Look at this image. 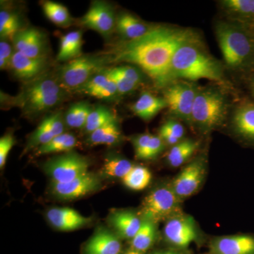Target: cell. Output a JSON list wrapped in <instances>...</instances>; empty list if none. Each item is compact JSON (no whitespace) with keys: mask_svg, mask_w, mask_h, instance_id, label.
I'll use <instances>...</instances> for the list:
<instances>
[{"mask_svg":"<svg viewBox=\"0 0 254 254\" xmlns=\"http://www.w3.org/2000/svg\"><path fill=\"white\" fill-rule=\"evenodd\" d=\"M160 137L163 140L165 143H168L169 145H175L177 144L179 142H180V140L176 138L171 132L169 131L168 129L164 128L163 126H161L160 128Z\"/></svg>","mask_w":254,"mask_h":254,"instance_id":"cell-45","label":"cell"},{"mask_svg":"<svg viewBox=\"0 0 254 254\" xmlns=\"http://www.w3.org/2000/svg\"><path fill=\"white\" fill-rule=\"evenodd\" d=\"M196 37L194 31L187 28L153 26L143 36L115 48L110 63L136 65L157 86L165 87L174 55L184 43Z\"/></svg>","mask_w":254,"mask_h":254,"instance_id":"cell-1","label":"cell"},{"mask_svg":"<svg viewBox=\"0 0 254 254\" xmlns=\"http://www.w3.org/2000/svg\"><path fill=\"white\" fill-rule=\"evenodd\" d=\"M251 88H252V93H253L254 96V78L251 82Z\"/></svg>","mask_w":254,"mask_h":254,"instance_id":"cell-47","label":"cell"},{"mask_svg":"<svg viewBox=\"0 0 254 254\" xmlns=\"http://www.w3.org/2000/svg\"><path fill=\"white\" fill-rule=\"evenodd\" d=\"M117 93H118V87H117L115 82L109 77V81H108L106 86L103 89L100 90L98 93H96L94 97L100 98V99H103V98L105 99V98H112Z\"/></svg>","mask_w":254,"mask_h":254,"instance_id":"cell-44","label":"cell"},{"mask_svg":"<svg viewBox=\"0 0 254 254\" xmlns=\"http://www.w3.org/2000/svg\"><path fill=\"white\" fill-rule=\"evenodd\" d=\"M210 254H254V236L237 235L212 241Z\"/></svg>","mask_w":254,"mask_h":254,"instance_id":"cell-15","label":"cell"},{"mask_svg":"<svg viewBox=\"0 0 254 254\" xmlns=\"http://www.w3.org/2000/svg\"><path fill=\"white\" fill-rule=\"evenodd\" d=\"M167 107L168 105L165 98L144 93L132 105V110L138 118L147 121L154 118L155 115Z\"/></svg>","mask_w":254,"mask_h":254,"instance_id":"cell-22","label":"cell"},{"mask_svg":"<svg viewBox=\"0 0 254 254\" xmlns=\"http://www.w3.org/2000/svg\"><path fill=\"white\" fill-rule=\"evenodd\" d=\"M100 187V179L94 174L87 173L66 183L53 182L51 190L53 194L60 199L74 200L93 193Z\"/></svg>","mask_w":254,"mask_h":254,"instance_id":"cell-12","label":"cell"},{"mask_svg":"<svg viewBox=\"0 0 254 254\" xmlns=\"http://www.w3.org/2000/svg\"><path fill=\"white\" fill-rule=\"evenodd\" d=\"M215 35L223 59L229 67L237 69L252 60L254 45L247 32L232 23L219 21Z\"/></svg>","mask_w":254,"mask_h":254,"instance_id":"cell-3","label":"cell"},{"mask_svg":"<svg viewBox=\"0 0 254 254\" xmlns=\"http://www.w3.org/2000/svg\"><path fill=\"white\" fill-rule=\"evenodd\" d=\"M43 10L47 18L60 27H68L72 23V18L67 8L60 3L46 1L43 4Z\"/></svg>","mask_w":254,"mask_h":254,"instance_id":"cell-29","label":"cell"},{"mask_svg":"<svg viewBox=\"0 0 254 254\" xmlns=\"http://www.w3.org/2000/svg\"><path fill=\"white\" fill-rule=\"evenodd\" d=\"M21 30V21L18 15L12 11L1 10L0 11L1 38L13 40L16 33Z\"/></svg>","mask_w":254,"mask_h":254,"instance_id":"cell-33","label":"cell"},{"mask_svg":"<svg viewBox=\"0 0 254 254\" xmlns=\"http://www.w3.org/2000/svg\"><path fill=\"white\" fill-rule=\"evenodd\" d=\"M198 147L199 143L192 140L179 142L169 151L167 157L168 163L173 168L181 166L194 154Z\"/></svg>","mask_w":254,"mask_h":254,"instance_id":"cell-26","label":"cell"},{"mask_svg":"<svg viewBox=\"0 0 254 254\" xmlns=\"http://www.w3.org/2000/svg\"><path fill=\"white\" fill-rule=\"evenodd\" d=\"M135 254H142L141 253V252H136V251H135Z\"/></svg>","mask_w":254,"mask_h":254,"instance_id":"cell-49","label":"cell"},{"mask_svg":"<svg viewBox=\"0 0 254 254\" xmlns=\"http://www.w3.org/2000/svg\"><path fill=\"white\" fill-rule=\"evenodd\" d=\"M198 88L186 81H176L167 86L164 98L170 112L177 118L192 123V110Z\"/></svg>","mask_w":254,"mask_h":254,"instance_id":"cell-8","label":"cell"},{"mask_svg":"<svg viewBox=\"0 0 254 254\" xmlns=\"http://www.w3.org/2000/svg\"><path fill=\"white\" fill-rule=\"evenodd\" d=\"M77 145L76 137L70 133H64L57 136L49 143L38 147L36 155L50 154V153L66 152L72 150Z\"/></svg>","mask_w":254,"mask_h":254,"instance_id":"cell-27","label":"cell"},{"mask_svg":"<svg viewBox=\"0 0 254 254\" xmlns=\"http://www.w3.org/2000/svg\"><path fill=\"white\" fill-rule=\"evenodd\" d=\"M126 254H135V251L132 250L131 252H127Z\"/></svg>","mask_w":254,"mask_h":254,"instance_id":"cell-48","label":"cell"},{"mask_svg":"<svg viewBox=\"0 0 254 254\" xmlns=\"http://www.w3.org/2000/svg\"><path fill=\"white\" fill-rule=\"evenodd\" d=\"M226 99L220 92L212 88L198 89L192 110V123L205 131L216 128L227 116Z\"/></svg>","mask_w":254,"mask_h":254,"instance_id":"cell-5","label":"cell"},{"mask_svg":"<svg viewBox=\"0 0 254 254\" xmlns=\"http://www.w3.org/2000/svg\"><path fill=\"white\" fill-rule=\"evenodd\" d=\"M164 235L168 242L179 248H187L198 239L194 220L182 213L168 220Z\"/></svg>","mask_w":254,"mask_h":254,"instance_id":"cell-10","label":"cell"},{"mask_svg":"<svg viewBox=\"0 0 254 254\" xmlns=\"http://www.w3.org/2000/svg\"><path fill=\"white\" fill-rule=\"evenodd\" d=\"M180 198L173 187L163 185L157 187L147 195L141 209L143 219L157 222L176 216L180 213Z\"/></svg>","mask_w":254,"mask_h":254,"instance_id":"cell-7","label":"cell"},{"mask_svg":"<svg viewBox=\"0 0 254 254\" xmlns=\"http://www.w3.org/2000/svg\"><path fill=\"white\" fill-rule=\"evenodd\" d=\"M103 71L115 82L118 87V93L120 94H127L130 92L135 91L138 87V85L132 83L126 78L124 77L123 75L119 73L115 67L105 68Z\"/></svg>","mask_w":254,"mask_h":254,"instance_id":"cell-37","label":"cell"},{"mask_svg":"<svg viewBox=\"0 0 254 254\" xmlns=\"http://www.w3.org/2000/svg\"><path fill=\"white\" fill-rule=\"evenodd\" d=\"M115 68L119 73L123 75L124 77L126 78L132 83L138 85V86L143 81L141 73L137 68L133 66L125 65V66H116Z\"/></svg>","mask_w":254,"mask_h":254,"instance_id":"cell-40","label":"cell"},{"mask_svg":"<svg viewBox=\"0 0 254 254\" xmlns=\"http://www.w3.org/2000/svg\"><path fill=\"white\" fill-rule=\"evenodd\" d=\"M221 4L228 14L236 17H254V0H224Z\"/></svg>","mask_w":254,"mask_h":254,"instance_id":"cell-34","label":"cell"},{"mask_svg":"<svg viewBox=\"0 0 254 254\" xmlns=\"http://www.w3.org/2000/svg\"><path fill=\"white\" fill-rule=\"evenodd\" d=\"M12 41L16 51L28 58H46V36L36 28L21 30L16 33Z\"/></svg>","mask_w":254,"mask_h":254,"instance_id":"cell-14","label":"cell"},{"mask_svg":"<svg viewBox=\"0 0 254 254\" xmlns=\"http://www.w3.org/2000/svg\"><path fill=\"white\" fill-rule=\"evenodd\" d=\"M115 28L127 41L137 39L143 36L150 28L133 15L128 13L119 15L117 17Z\"/></svg>","mask_w":254,"mask_h":254,"instance_id":"cell-24","label":"cell"},{"mask_svg":"<svg viewBox=\"0 0 254 254\" xmlns=\"http://www.w3.org/2000/svg\"><path fill=\"white\" fill-rule=\"evenodd\" d=\"M232 125L238 136L254 143V105L245 104L237 108L232 118Z\"/></svg>","mask_w":254,"mask_h":254,"instance_id":"cell-20","label":"cell"},{"mask_svg":"<svg viewBox=\"0 0 254 254\" xmlns=\"http://www.w3.org/2000/svg\"><path fill=\"white\" fill-rule=\"evenodd\" d=\"M50 223L62 231H72L88 225L91 218L83 216L78 212L68 208L50 209L47 213Z\"/></svg>","mask_w":254,"mask_h":254,"instance_id":"cell-17","label":"cell"},{"mask_svg":"<svg viewBox=\"0 0 254 254\" xmlns=\"http://www.w3.org/2000/svg\"><path fill=\"white\" fill-rule=\"evenodd\" d=\"M165 148V142L160 136H150L149 143L147 148L145 160H152L158 157Z\"/></svg>","mask_w":254,"mask_h":254,"instance_id":"cell-39","label":"cell"},{"mask_svg":"<svg viewBox=\"0 0 254 254\" xmlns=\"http://www.w3.org/2000/svg\"><path fill=\"white\" fill-rule=\"evenodd\" d=\"M109 63L108 56H81L71 60L60 68L61 84L69 89H78L90 78L103 71Z\"/></svg>","mask_w":254,"mask_h":254,"instance_id":"cell-6","label":"cell"},{"mask_svg":"<svg viewBox=\"0 0 254 254\" xmlns=\"http://www.w3.org/2000/svg\"><path fill=\"white\" fill-rule=\"evenodd\" d=\"M134 165L126 159L111 158L105 161L103 170L105 175L115 178L123 179L131 171Z\"/></svg>","mask_w":254,"mask_h":254,"instance_id":"cell-35","label":"cell"},{"mask_svg":"<svg viewBox=\"0 0 254 254\" xmlns=\"http://www.w3.org/2000/svg\"><path fill=\"white\" fill-rule=\"evenodd\" d=\"M122 245L118 237L108 230L101 229L90 239L84 249V254H120Z\"/></svg>","mask_w":254,"mask_h":254,"instance_id":"cell-19","label":"cell"},{"mask_svg":"<svg viewBox=\"0 0 254 254\" xmlns=\"http://www.w3.org/2000/svg\"><path fill=\"white\" fill-rule=\"evenodd\" d=\"M150 136L151 134H141L134 137L132 139L133 147H134L135 155L137 159L145 160Z\"/></svg>","mask_w":254,"mask_h":254,"instance_id":"cell-38","label":"cell"},{"mask_svg":"<svg viewBox=\"0 0 254 254\" xmlns=\"http://www.w3.org/2000/svg\"><path fill=\"white\" fill-rule=\"evenodd\" d=\"M164 128L168 129L169 131L171 132L172 133L178 138L181 140L182 137L185 135V128L182 126L181 123L175 121V120H170L167 121L166 123L162 125Z\"/></svg>","mask_w":254,"mask_h":254,"instance_id":"cell-43","label":"cell"},{"mask_svg":"<svg viewBox=\"0 0 254 254\" xmlns=\"http://www.w3.org/2000/svg\"><path fill=\"white\" fill-rule=\"evenodd\" d=\"M115 115L108 108L103 106H98L92 110L87 120L85 131L91 133L95 130L101 128L114 122H116Z\"/></svg>","mask_w":254,"mask_h":254,"instance_id":"cell-31","label":"cell"},{"mask_svg":"<svg viewBox=\"0 0 254 254\" xmlns=\"http://www.w3.org/2000/svg\"><path fill=\"white\" fill-rule=\"evenodd\" d=\"M14 52L12 51L11 46L4 41L0 43V68L1 69L10 67L11 58Z\"/></svg>","mask_w":254,"mask_h":254,"instance_id":"cell-42","label":"cell"},{"mask_svg":"<svg viewBox=\"0 0 254 254\" xmlns=\"http://www.w3.org/2000/svg\"><path fill=\"white\" fill-rule=\"evenodd\" d=\"M116 20L110 4L105 1H97L92 3L80 22L85 27L98 32L104 38H107L116 27Z\"/></svg>","mask_w":254,"mask_h":254,"instance_id":"cell-11","label":"cell"},{"mask_svg":"<svg viewBox=\"0 0 254 254\" xmlns=\"http://www.w3.org/2000/svg\"><path fill=\"white\" fill-rule=\"evenodd\" d=\"M64 128V127L61 113L53 114L45 118L32 133L28 145L30 148H33L46 144L57 136L63 134Z\"/></svg>","mask_w":254,"mask_h":254,"instance_id":"cell-18","label":"cell"},{"mask_svg":"<svg viewBox=\"0 0 254 254\" xmlns=\"http://www.w3.org/2000/svg\"><path fill=\"white\" fill-rule=\"evenodd\" d=\"M47 58H31L15 51L10 68L20 79L31 80L40 76L48 67Z\"/></svg>","mask_w":254,"mask_h":254,"instance_id":"cell-16","label":"cell"},{"mask_svg":"<svg viewBox=\"0 0 254 254\" xmlns=\"http://www.w3.org/2000/svg\"><path fill=\"white\" fill-rule=\"evenodd\" d=\"M110 220L120 236L131 240L136 235L142 223V220L138 215L128 210L115 212L110 217Z\"/></svg>","mask_w":254,"mask_h":254,"instance_id":"cell-21","label":"cell"},{"mask_svg":"<svg viewBox=\"0 0 254 254\" xmlns=\"http://www.w3.org/2000/svg\"><path fill=\"white\" fill-rule=\"evenodd\" d=\"M83 46V32H70L61 38L59 53L57 56L58 62H69L81 56Z\"/></svg>","mask_w":254,"mask_h":254,"instance_id":"cell-23","label":"cell"},{"mask_svg":"<svg viewBox=\"0 0 254 254\" xmlns=\"http://www.w3.org/2000/svg\"><path fill=\"white\" fill-rule=\"evenodd\" d=\"M121 131L118 123L114 122L90 133L88 142L92 145H113L120 140Z\"/></svg>","mask_w":254,"mask_h":254,"instance_id":"cell-28","label":"cell"},{"mask_svg":"<svg viewBox=\"0 0 254 254\" xmlns=\"http://www.w3.org/2000/svg\"><path fill=\"white\" fill-rule=\"evenodd\" d=\"M108 81H109V77L108 75L104 71H102L101 72L90 78L84 85L80 87L77 90L82 93L94 97L96 93L106 86Z\"/></svg>","mask_w":254,"mask_h":254,"instance_id":"cell-36","label":"cell"},{"mask_svg":"<svg viewBox=\"0 0 254 254\" xmlns=\"http://www.w3.org/2000/svg\"><path fill=\"white\" fill-rule=\"evenodd\" d=\"M63 98V91L58 81L44 76L25 86L16 100L26 115H36L54 108Z\"/></svg>","mask_w":254,"mask_h":254,"instance_id":"cell-4","label":"cell"},{"mask_svg":"<svg viewBox=\"0 0 254 254\" xmlns=\"http://www.w3.org/2000/svg\"><path fill=\"white\" fill-rule=\"evenodd\" d=\"M153 254H179L173 250H166V251H158L155 252Z\"/></svg>","mask_w":254,"mask_h":254,"instance_id":"cell-46","label":"cell"},{"mask_svg":"<svg viewBox=\"0 0 254 254\" xmlns=\"http://www.w3.org/2000/svg\"><path fill=\"white\" fill-rule=\"evenodd\" d=\"M92 110L88 102L81 101L73 104L65 115L66 125L71 128H84Z\"/></svg>","mask_w":254,"mask_h":254,"instance_id":"cell-30","label":"cell"},{"mask_svg":"<svg viewBox=\"0 0 254 254\" xmlns=\"http://www.w3.org/2000/svg\"><path fill=\"white\" fill-rule=\"evenodd\" d=\"M156 237L155 223L146 219H143L139 230L131 240L132 248L133 251L141 253L146 252L154 245Z\"/></svg>","mask_w":254,"mask_h":254,"instance_id":"cell-25","label":"cell"},{"mask_svg":"<svg viewBox=\"0 0 254 254\" xmlns=\"http://www.w3.org/2000/svg\"><path fill=\"white\" fill-rule=\"evenodd\" d=\"M151 178V173L148 169L134 165L131 171L123 179V181L125 186L130 190H141L149 185Z\"/></svg>","mask_w":254,"mask_h":254,"instance_id":"cell-32","label":"cell"},{"mask_svg":"<svg viewBox=\"0 0 254 254\" xmlns=\"http://www.w3.org/2000/svg\"><path fill=\"white\" fill-rule=\"evenodd\" d=\"M223 71L221 63L209 54L198 36L184 43L174 55L167 86L179 80L208 79L224 83Z\"/></svg>","mask_w":254,"mask_h":254,"instance_id":"cell-2","label":"cell"},{"mask_svg":"<svg viewBox=\"0 0 254 254\" xmlns=\"http://www.w3.org/2000/svg\"><path fill=\"white\" fill-rule=\"evenodd\" d=\"M14 145V138L11 134H6L0 139V167L3 168L10 150Z\"/></svg>","mask_w":254,"mask_h":254,"instance_id":"cell-41","label":"cell"},{"mask_svg":"<svg viewBox=\"0 0 254 254\" xmlns=\"http://www.w3.org/2000/svg\"><path fill=\"white\" fill-rule=\"evenodd\" d=\"M205 166L202 160H195L185 167L174 180L173 189L180 199L195 193L204 179Z\"/></svg>","mask_w":254,"mask_h":254,"instance_id":"cell-13","label":"cell"},{"mask_svg":"<svg viewBox=\"0 0 254 254\" xmlns=\"http://www.w3.org/2000/svg\"><path fill=\"white\" fill-rule=\"evenodd\" d=\"M89 163L84 157L76 153H68L52 159L45 166L46 173L55 183L71 182L88 173Z\"/></svg>","mask_w":254,"mask_h":254,"instance_id":"cell-9","label":"cell"}]
</instances>
